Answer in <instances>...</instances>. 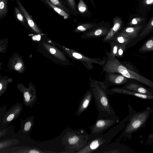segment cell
<instances>
[{
  "label": "cell",
  "instance_id": "obj_1",
  "mask_svg": "<svg viewBox=\"0 0 153 153\" xmlns=\"http://www.w3.org/2000/svg\"><path fill=\"white\" fill-rule=\"evenodd\" d=\"M89 86L98 112L97 117H108L116 115L110 103L106 91L107 88L103 82L94 79L90 76Z\"/></svg>",
  "mask_w": 153,
  "mask_h": 153
},
{
  "label": "cell",
  "instance_id": "obj_2",
  "mask_svg": "<svg viewBox=\"0 0 153 153\" xmlns=\"http://www.w3.org/2000/svg\"><path fill=\"white\" fill-rule=\"evenodd\" d=\"M128 106L129 114L126 117L105 134L89 141L86 146L77 153H94L98 149L110 143L112 140L124 128L126 123L130 117L133 108L129 104Z\"/></svg>",
  "mask_w": 153,
  "mask_h": 153
},
{
  "label": "cell",
  "instance_id": "obj_3",
  "mask_svg": "<svg viewBox=\"0 0 153 153\" xmlns=\"http://www.w3.org/2000/svg\"><path fill=\"white\" fill-rule=\"evenodd\" d=\"M88 135L82 128H66L62 139V144L65 146L64 152L77 153L83 149L88 143Z\"/></svg>",
  "mask_w": 153,
  "mask_h": 153
},
{
  "label": "cell",
  "instance_id": "obj_4",
  "mask_svg": "<svg viewBox=\"0 0 153 153\" xmlns=\"http://www.w3.org/2000/svg\"><path fill=\"white\" fill-rule=\"evenodd\" d=\"M153 113L152 107H148L141 111L137 112L132 109L131 114L121 134L116 141L119 142L122 139L131 140L134 133L145 127L146 123Z\"/></svg>",
  "mask_w": 153,
  "mask_h": 153
},
{
  "label": "cell",
  "instance_id": "obj_5",
  "mask_svg": "<svg viewBox=\"0 0 153 153\" xmlns=\"http://www.w3.org/2000/svg\"><path fill=\"white\" fill-rule=\"evenodd\" d=\"M107 61L102 68V73L113 72L122 74L128 79H135L146 85L153 88V82L126 67L109 52L106 51Z\"/></svg>",
  "mask_w": 153,
  "mask_h": 153
},
{
  "label": "cell",
  "instance_id": "obj_6",
  "mask_svg": "<svg viewBox=\"0 0 153 153\" xmlns=\"http://www.w3.org/2000/svg\"><path fill=\"white\" fill-rule=\"evenodd\" d=\"M119 121L120 118L117 115L108 117H97L94 124L88 127L91 131L89 134L88 141L102 134L106 130L119 123Z\"/></svg>",
  "mask_w": 153,
  "mask_h": 153
},
{
  "label": "cell",
  "instance_id": "obj_7",
  "mask_svg": "<svg viewBox=\"0 0 153 153\" xmlns=\"http://www.w3.org/2000/svg\"><path fill=\"white\" fill-rule=\"evenodd\" d=\"M65 50L69 56L74 60L81 62L88 71L91 70L94 68L93 64H94L103 67L107 61L106 56L102 59L91 58L86 56L83 53L73 49L66 48Z\"/></svg>",
  "mask_w": 153,
  "mask_h": 153
},
{
  "label": "cell",
  "instance_id": "obj_8",
  "mask_svg": "<svg viewBox=\"0 0 153 153\" xmlns=\"http://www.w3.org/2000/svg\"><path fill=\"white\" fill-rule=\"evenodd\" d=\"M22 110V105L19 102L16 103L7 111L0 121V124L3 128L6 127L12 122L19 117Z\"/></svg>",
  "mask_w": 153,
  "mask_h": 153
},
{
  "label": "cell",
  "instance_id": "obj_9",
  "mask_svg": "<svg viewBox=\"0 0 153 153\" xmlns=\"http://www.w3.org/2000/svg\"><path fill=\"white\" fill-rule=\"evenodd\" d=\"M128 81V78L121 74L113 72H105V78L103 82L107 88L110 86L125 84Z\"/></svg>",
  "mask_w": 153,
  "mask_h": 153
},
{
  "label": "cell",
  "instance_id": "obj_10",
  "mask_svg": "<svg viewBox=\"0 0 153 153\" xmlns=\"http://www.w3.org/2000/svg\"><path fill=\"white\" fill-rule=\"evenodd\" d=\"M128 151L125 146L116 141L98 149L94 153H122L128 152Z\"/></svg>",
  "mask_w": 153,
  "mask_h": 153
},
{
  "label": "cell",
  "instance_id": "obj_11",
  "mask_svg": "<svg viewBox=\"0 0 153 153\" xmlns=\"http://www.w3.org/2000/svg\"><path fill=\"white\" fill-rule=\"evenodd\" d=\"M123 22L121 18L115 17L113 20V26L110 28L108 34L102 39L103 41L110 44L115 36L120 32V31L123 27Z\"/></svg>",
  "mask_w": 153,
  "mask_h": 153
},
{
  "label": "cell",
  "instance_id": "obj_12",
  "mask_svg": "<svg viewBox=\"0 0 153 153\" xmlns=\"http://www.w3.org/2000/svg\"><path fill=\"white\" fill-rule=\"evenodd\" d=\"M107 94L112 95L115 93H119L133 96L143 99L153 100V96L139 93L122 88L115 87L110 89L107 88L106 91Z\"/></svg>",
  "mask_w": 153,
  "mask_h": 153
},
{
  "label": "cell",
  "instance_id": "obj_13",
  "mask_svg": "<svg viewBox=\"0 0 153 153\" xmlns=\"http://www.w3.org/2000/svg\"><path fill=\"white\" fill-rule=\"evenodd\" d=\"M110 29L107 27L103 26L95 27L91 30L83 34L81 38L84 39L105 36L108 33Z\"/></svg>",
  "mask_w": 153,
  "mask_h": 153
},
{
  "label": "cell",
  "instance_id": "obj_14",
  "mask_svg": "<svg viewBox=\"0 0 153 153\" xmlns=\"http://www.w3.org/2000/svg\"><path fill=\"white\" fill-rule=\"evenodd\" d=\"M93 98L92 92L90 89L84 94L79 104L75 115L79 117L87 108Z\"/></svg>",
  "mask_w": 153,
  "mask_h": 153
},
{
  "label": "cell",
  "instance_id": "obj_15",
  "mask_svg": "<svg viewBox=\"0 0 153 153\" xmlns=\"http://www.w3.org/2000/svg\"><path fill=\"white\" fill-rule=\"evenodd\" d=\"M122 88L139 93L153 96V92L138 84L131 83H126Z\"/></svg>",
  "mask_w": 153,
  "mask_h": 153
},
{
  "label": "cell",
  "instance_id": "obj_16",
  "mask_svg": "<svg viewBox=\"0 0 153 153\" xmlns=\"http://www.w3.org/2000/svg\"><path fill=\"white\" fill-rule=\"evenodd\" d=\"M34 117H27L25 120H22L20 124V131L23 135L30 134L34 125Z\"/></svg>",
  "mask_w": 153,
  "mask_h": 153
},
{
  "label": "cell",
  "instance_id": "obj_17",
  "mask_svg": "<svg viewBox=\"0 0 153 153\" xmlns=\"http://www.w3.org/2000/svg\"><path fill=\"white\" fill-rule=\"evenodd\" d=\"M147 19L146 16L137 14L131 15L130 16L129 21L127 23L128 27L136 26L143 25L146 24Z\"/></svg>",
  "mask_w": 153,
  "mask_h": 153
},
{
  "label": "cell",
  "instance_id": "obj_18",
  "mask_svg": "<svg viewBox=\"0 0 153 153\" xmlns=\"http://www.w3.org/2000/svg\"><path fill=\"white\" fill-rule=\"evenodd\" d=\"M153 7V0H140L138 13L146 16Z\"/></svg>",
  "mask_w": 153,
  "mask_h": 153
},
{
  "label": "cell",
  "instance_id": "obj_19",
  "mask_svg": "<svg viewBox=\"0 0 153 153\" xmlns=\"http://www.w3.org/2000/svg\"><path fill=\"white\" fill-rule=\"evenodd\" d=\"M144 27L143 25L128 27L120 32L129 35L133 39L138 36L140 32Z\"/></svg>",
  "mask_w": 153,
  "mask_h": 153
},
{
  "label": "cell",
  "instance_id": "obj_20",
  "mask_svg": "<svg viewBox=\"0 0 153 153\" xmlns=\"http://www.w3.org/2000/svg\"><path fill=\"white\" fill-rule=\"evenodd\" d=\"M133 39L129 35L120 32L114 38L113 40L119 45H127Z\"/></svg>",
  "mask_w": 153,
  "mask_h": 153
},
{
  "label": "cell",
  "instance_id": "obj_21",
  "mask_svg": "<svg viewBox=\"0 0 153 153\" xmlns=\"http://www.w3.org/2000/svg\"><path fill=\"white\" fill-rule=\"evenodd\" d=\"M22 12L23 14L29 25L33 28H36V24L29 13L22 5L19 0H15Z\"/></svg>",
  "mask_w": 153,
  "mask_h": 153
},
{
  "label": "cell",
  "instance_id": "obj_22",
  "mask_svg": "<svg viewBox=\"0 0 153 153\" xmlns=\"http://www.w3.org/2000/svg\"><path fill=\"white\" fill-rule=\"evenodd\" d=\"M95 25L91 23H82L78 25L74 30V32L76 33L86 32L94 28Z\"/></svg>",
  "mask_w": 153,
  "mask_h": 153
},
{
  "label": "cell",
  "instance_id": "obj_23",
  "mask_svg": "<svg viewBox=\"0 0 153 153\" xmlns=\"http://www.w3.org/2000/svg\"><path fill=\"white\" fill-rule=\"evenodd\" d=\"M143 29L140 35V37L146 36L153 31V15Z\"/></svg>",
  "mask_w": 153,
  "mask_h": 153
},
{
  "label": "cell",
  "instance_id": "obj_24",
  "mask_svg": "<svg viewBox=\"0 0 153 153\" xmlns=\"http://www.w3.org/2000/svg\"><path fill=\"white\" fill-rule=\"evenodd\" d=\"M139 51L141 52L153 51V36L144 44Z\"/></svg>",
  "mask_w": 153,
  "mask_h": 153
},
{
  "label": "cell",
  "instance_id": "obj_25",
  "mask_svg": "<svg viewBox=\"0 0 153 153\" xmlns=\"http://www.w3.org/2000/svg\"><path fill=\"white\" fill-rule=\"evenodd\" d=\"M44 0L49 6L59 14L63 16L64 19H67L68 17V14L64 10L52 4L49 0Z\"/></svg>",
  "mask_w": 153,
  "mask_h": 153
},
{
  "label": "cell",
  "instance_id": "obj_26",
  "mask_svg": "<svg viewBox=\"0 0 153 153\" xmlns=\"http://www.w3.org/2000/svg\"><path fill=\"white\" fill-rule=\"evenodd\" d=\"M8 0H0V19L4 18L7 14Z\"/></svg>",
  "mask_w": 153,
  "mask_h": 153
},
{
  "label": "cell",
  "instance_id": "obj_27",
  "mask_svg": "<svg viewBox=\"0 0 153 153\" xmlns=\"http://www.w3.org/2000/svg\"><path fill=\"white\" fill-rule=\"evenodd\" d=\"M19 141L15 139L7 140L1 141L0 143V150L6 147L12 146L17 144Z\"/></svg>",
  "mask_w": 153,
  "mask_h": 153
},
{
  "label": "cell",
  "instance_id": "obj_28",
  "mask_svg": "<svg viewBox=\"0 0 153 153\" xmlns=\"http://www.w3.org/2000/svg\"><path fill=\"white\" fill-rule=\"evenodd\" d=\"M109 45L111 46L110 54L113 56L117 57L119 45L114 41H112Z\"/></svg>",
  "mask_w": 153,
  "mask_h": 153
},
{
  "label": "cell",
  "instance_id": "obj_29",
  "mask_svg": "<svg viewBox=\"0 0 153 153\" xmlns=\"http://www.w3.org/2000/svg\"><path fill=\"white\" fill-rule=\"evenodd\" d=\"M78 8L79 12L81 13H84L88 10L87 7L83 0H79Z\"/></svg>",
  "mask_w": 153,
  "mask_h": 153
},
{
  "label": "cell",
  "instance_id": "obj_30",
  "mask_svg": "<svg viewBox=\"0 0 153 153\" xmlns=\"http://www.w3.org/2000/svg\"><path fill=\"white\" fill-rule=\"evenodd\" d=\"M15 13L17 19L19 21L24 23L25 22V18L20 10L15 7Z\"/></svg>",
  "mask_w": 153,
  "mask_h": 153
},
{
  "label": "cell",
  "instance_id": "obj_31",
  "mask_svg": "<svg viewBox=\"0 0 153 153\" xmlns=\"http://www.w3.org/2000/svg\"><path fill=\"white\" fill-rule=\"evenodd\" d=\"M55 6L61 8L67 13H69V11L62 4L60 0H49Z\"/></svg>",
  "mask_w": 153,
  "mask_h": 153
},
{
  "label": "cell",
  "instance_id": "obj_32",
  "mask_svg": "<svg viewBox=\"0 0 153 153\" xmlns=\"http://www.w3.org/2000/svg\"><path fill=\"white\" fill-rule=\"evenodd\" d=\"M46 152L43 151L42 150H39V149L36 148H29L28 149H26L22 150H20L19 151L17 152V153H43V152Z\"/></svg>",
  "mask_w": 153,
  "mask_h": 153
},
{
  "label": "cell",
  "instance_id": "obj_33",
  "mask_svg": "<svg viewBox=\"0 0 153 153\" xmlns=\"http://www.w3.org/2000/svg\"><path fill=\"white\" fill-rule=\"evenodd\" d=\"M126 46L125 45H119L117 57L121 58L123 56V53L126 50Z\"/></svg>",
  "mask_w": 153,
  "mask_h": 153
},
{
  "label": "cell",
  "instance_id": "obj_34",
  "mask_svg": "<svg viewBox=\"0 0 153 153\" xmlns=\"http://www.w3.org/2000/svg\"><path fill=\"white\" fill-rule=\"evenodd\" d=\"M67 2L71 9L74 10H76V3L74 0H67Z\"/></svg>",
  "mask_w": 153,
  "mask_h": 153
},
{
  "label": "cell",
  "instance_id": "obj_35",
  "mask_svg": "<svg viewBox=\"0 0 153 153\" xmlns=\"http://www.w3.org/2000/svg\"><path fill=\"white\" fill-rule=\"evenodd\" d=\"M153 143V133H151L148 135L146 144L150 145Z\"/></svg>",
  "mask_w": 153,
  "mask_h": 153
},
{
  "label": "cell",
  "instance_id": "obj_36",
  "mask_svg": "<svg viewBox=\"0 0 153 153\" xmlns=\"http://www.w3.org/2000/svg\"><path fill=\"white\" fill-rule=\"evenodd\" d=\"M22 65L21 63H19L16 64L15 68L16 70H19L22 67Z\"/></svg>",
  "mask_w": 153,
  "mask_h": 153
},
{
  "label": "cell",
  "instance_id": "obj_37",
  "mask_svg": "<svg viewBox=\"0 0 153 153\" xmlns=\"http://www.w3.org/2000/svg\"><path fill=\"white\" fill-rule=\"evenodd\" d=\"M50 51L52 54H54L56 53L55 50L53 48H51L50 50Z\"/></svg>",
  "mask_w": 153,
  "mask_h": 153
},
{
  "label": "cell",
  "instance_id": "obj_38",
  "mask_svg": "<svg viewBox=\"0 0 153 153\" xmlns=\"http://www.w3.org/2000/svg\"><path fill=\"white\" fill-rule=\"evenodd\" d=\"M40 39V36L38 35L36 36V39L38 40H39Z\"/></svg>",
  "mask_w": 153,
  "mask_h": 153
},
{
  "label": "cell",
  "instance_id": "obj_39",
  "mask_svg": "<svg viewBox=\"0 0 153 153\" xmlns=\"http://www.w3.org/2000/svg\"><path fill=\"white\" fill-rule=\"evenodd\" d=\"M2 85L1 83H0V90H1L2 88Z\"/></svg>",
  "mask_w": 153,
  "mask_h": 153
},
{
  "label": "cell",
  "instance_id": "obj_40",
  "mask_svg": "<svg viewBox=\"0 0 153 153\" xmlns=\"http://www.w3.org/2000/svg\"><path fill=\"white\" fill-rule=\"evenodd\" d=\"M67 2V0H65Z\"/></svg>",
  "mask_w": 153,
  "mask_h": 153
}]
</instances>
